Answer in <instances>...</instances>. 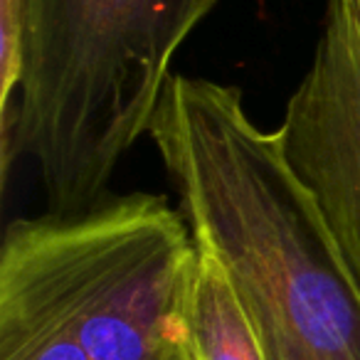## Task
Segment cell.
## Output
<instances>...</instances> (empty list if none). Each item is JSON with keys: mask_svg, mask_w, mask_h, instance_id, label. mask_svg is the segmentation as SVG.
<instances>
[{"mask_svg": "<svg viewBox=\"0 0 360 360\" xmlns=\"http://www.w3.org/2000/svg\"><path fill=\"white\" fill-rule=\"evenodd\" d=\"M193 235L230 274L266 360H360V286L245 91L173 72L150 121Z\"/></svg>", "mask_w": 360, "mask_h": 360, "instance_id": "obj_1", "label": "cell"}, {"mask_svg": "<svg viewBox=\"0 0 360 360\" xmlns=\"http://www.w3.org/2000/svg\"><path fill=\"white\" fill-rule=\"evenodd\" d=\"M198 242L163 195L18 217L0 247V360H195Z\"/></svg>", "mask_w": 360, "mask_h": 360, "instance_id": "obj_2", "label": "cell"}, {"mask_svg": "<svg viewBox=\"0 0 360 360\" xmlns=\"http://www.w3.org/2000/svg\"><path fill=\"white\" fill-rule=\"evenodd\" d=\"M217 0H22L15 101L0 121V178L35 165L47 212L96 205L148 136L173 60Z\"/></svg>", "mask_w": 360, "mask_h": 360, "instance_id": "obj_3", "label": "cell"}, {"mask_svg": "<svg viewBox=\"0 0 360 360\" xmlns=\"http://www.w3.org/2000/svg\"><path fill=\"white\" fill-rule=\"evenodd\" d=\"M276 131L360 286V0H326L309 70Z\"/></svg>", "mask_w": 360, "mask_h": 360, "instance_id": "obj_4", "label": "cell"}, {"mask_svg": "<svg viewBox=\"0 0 360 360\" xmlns=\"http://www.w3.org/2000/svg\"><path fill=\"white\" fill-rule=\"evenodd\" d=\"M191 338L195 360H266L230 274L215 252L200 242L191 301Z\"/></svg>", "mask_w": 360, "mask_h": 360, "instance_id": "obj_5", "label": "cell"}, {"mask_svg": "<svg viewBox=\"0 0 360 360\" xmlns=\"http://www.w3.org/2000/svg\"><path fill=\"white\" fill-rule=\"evenodd\" d=\"M25 45L22 0H0V121L8 119L15 101Z\"/></svg>", "mask_w": 360, "mask_h": 360, "instance_id": "obj_6", "label": "cell"}]
</instances>
